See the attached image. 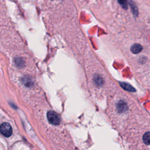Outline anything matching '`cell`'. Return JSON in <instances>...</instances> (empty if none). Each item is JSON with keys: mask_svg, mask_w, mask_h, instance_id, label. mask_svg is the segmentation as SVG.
Wrapping results in <instances>:
<instances>
[{"mask_svg": "<svg viewBox=\"0 0 150 150\" xmlns=\"http://www.w3.org/2000/svg\"><path fill=\"white\" fill-rule=\"evenodd\" d=\"M47 118L49 122L53 125H59L60 122L59 115L54 111H50L47 113Z\"/></svg>", "mask_w": 150, "mask_h": 150, "instance_id": "6da1fadb", "label": "cell"}, {"mask_svg": "<svg viewBox=\"0 0 150 150\" xmlns=\"http://www.w3.org/2000/svg\"><path fill=\"white\" fill-rule=\"evenodd\" d=\"M0 132L6 137H9L12 134V128L8 122H3L0 125Z\"/></svg>", "mask_w": 150, "mask_h": 150, "instance_id": "7a4b0ae2", "label": "cell"}, {"mask_svg": "<svg viewBox=\"0 0 150 150\" xmlns=\"http://www.w3.org/2000/svg\"><path fill=\"white\" fill-rule=\"evenodd\" d=\"M142 49V47L141 45L138 44V43H135L131 47V50L132 53H138L140 52Z\"/></svg>", "mask_w": 150, "mask_h": 150, "instance_id": "3957f363", "label": "cell"}, {"mask_svg": "<svg viewBox=\"0 0 150 150\" xmlns=\"http://www.w3.org/2000/svg\"><path fill=\"white\" fill-rule=\"evenodd\" d=\"M120 85L121 86L124 88L125 90H127V91H135V88L132 86H131L130 84H128V83H122V82H120Z\"/></svg>", "mask_w": 150, "mask_h": 150, "instance_id": "277c9868", "label": "cell"}, {"mask_svg": "<svg viewBox=\"0 0 150 150\" xmlns=\"http://www.w3.org/2000/svg\"><path fill=\"white\" fill-rule=\"evenodd\" d=\"M143 141L146 145H150V132H147L144 134L142 137Z\"/></svg>", "mask_w": 150, "mask_h": 150, "instance_id": "5b68a950", "label": "cell"}]
</instances>
